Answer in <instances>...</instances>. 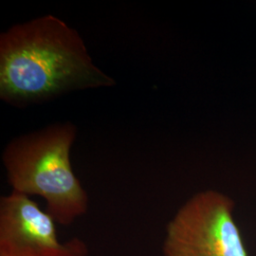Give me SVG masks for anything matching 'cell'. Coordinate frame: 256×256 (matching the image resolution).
<instances>
[{
  "label": "cell",
  "instance_id": "3957f363",
  "mask_svg": "<svg viewBox=\"0 0 256 256\" xmlns=\"http://www.w3.org/2000/svg\"><path fill=\"white\" fill-rule=\"evenodd\" d=\"M234 210L222 192L196 194L167 224L162 256H248Z\"/></svg>",
  "mask_w": 256,
  "mask_h": 256
},
{
  "label": "cell",
  "instance_id": "277c9868",
  "mask_svg": "<svg viewBox=\"0 0 256 256\" xmlns=\"http://www.w3.org/2000/svg\"><path fill=\"white\" fill-rule=\"evenodd\" d=\"M56 221L30 196L12 192L0 198V256H86L78 238L61 242Z\"/></svg>",
  "mask_w": 256,
  "mask_h": 256
},
{
  "label": "cell",
  "instance_id": "7a4b0ae2",
  "mask_svg": "<svg viewBox=\"0 0 256 256\" xmlns=\"http://www.w3.org/2000/svg\"><path fill=\"white\" fill-rule=\"evenodd\" d=\"M76 135L72 122H55L12 138L2 153L12 191L43 198L46 212L63 226L88 209V196L70 162Z\"/></svg>",
  "mask_w": 256,
  "mask_h": 256
},
{
  "label": "cell",
  "instance_id": "6da1fadb",
  "mask_svg": "<svg viewBox=\"0 0 256 256\" xmlns=\"http://www.w3.org/2000/svg\"><path fill=\"white\" fill-rule=\"evenodd\" d=\"M115 84L93 62L79 32L54 14L10 26L0 34V99L12 106Z\"/></svg>",
  "mask_w": 256,
  "mask_h": 256
}]
</instances>
